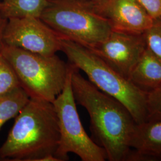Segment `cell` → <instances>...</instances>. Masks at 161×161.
Segmentation results:
<instances>
[{"label": "cell", "mask_w": 161, "mask_h": 161, "mask_svg": "<svg viewBox=\"0 0 161 161\" xmlns=\"http://www.w3.org/2000/svg\"><path fill=\"white\" fill-rule=\"evenodd\" d=\"M71 84L76 103L90 116L92 139L105 150L108 160L129 161L131 139L137 124L130 111L98 89L73 66Z\"/></svg>", "instance_id": "1"}, {"label": "cell", "mask_w": 161, "mask_h": 161, "mask_svg": "<svg viewBox=\"0 0 161 161\" xmlns=\"http://www.w3.org/2000/svg\"><path fill=\"white\" fill-rule=\"evenodd\" d=\"M60 139L58 117L52 103L30 98L17 116L5 142L1 160L59 161L55 156Z\"/></svg>", "instance_id": "2"}, {"label": "cell", "mask_w": 161, "mask_h": 161, "mask_svg": "<svg viewBox=\"0 0 161 161\" xmlns=\"http://www.w3.org/2000/svg\"><path fill=\"white\" fill-rule=\"evenodd\" d=\"M61 52L69 64L82 71L88 80L102 92L123 104L137 124L147 119V94L111 68L90 49L68 39L61 40Z\"/></svg>", "instance_id": "3"}, {"label": "cell", "mask_w": 161, "mask_h": 161, "mask_svg": "<svg viewBox=\"0 0 161 161\" xmlns=\"http://www.w3.org/2000/svg\"><path fill=\"white\" fill-rule=\"evenodd\" d=\"M0 54L11 65L30 98L53 103L62 92L70 64L56 54L42 55L3 43Z\"/></svg>", "instance_id": "4"}, {"label": "cell", "mask_w": 161, "mask_h": 161, "mask_svg": "<svg viewBox=\"0 0 161 161\" xmlns=\"http://www.w3.org/2000/svg\"><path fill=\"white\" fill-rule=\"evenodd\" d=\"M40 19L61 38L92 48L112 32L86 0H49Z\"/></svg>", "instance_id": "5"}, {"label": "cell", "mask_w": 161, "mask_h": 161, "mask_svg": "<svg viewBox=\"0 0 161 161\" xmlns=\"http://www.w3.org/2000/svg\"><path fill=\"white\" fill-rule=\"evenodd\" d=\"M72 66L63 91L52 103L58 117L60 139L55 156L67 161L74 153L82 161L108 160L105 150L90 138L85 131L76 108L71 84Z\"/></svg>", "instance_id": "6"}, {"label": "cell", "mask_w": 161, "mask_h": 161, "mask_svg": "<svg viewBox=\"0 0 161 161\" xmlns=\"http://www.w3.org/2000/svg\"><path fill=\"white\" fill-rule=\"evenodd\" d=\"M62 38L40 17L7 19L3 43L23 50L52 56L61 51Z\"/></svg>", "instance_id": "7"}, {"label": "cell", "mask_w": 161, "mask_h": 161, "mask_svg": "<svg viewBox=\"0 0 161 161\" xmlns=\"http://www.w3.org/2000/svg\"><path fill=\"white\" fill-rule=\"evenodd\" d=\"M146 48L144 34L112 31L106 39L89 49L128 79Z\"/></svg>", "instance_id": "8"}, {"label": "cell", "mask_w": 161, "mask_h": 161, "mask_svg": "<svg viewBox=\"0 0 161 161\" xmlns=\"http://www.w3.org/2000/svg\"><path fill=\"white\" fill-rule=\"evenodd\" d=\"M98 15L109 24L112 31L144 34L153 19L137 0H86Z\"/></svg>", "instance_id": "9"}, {"label": "cell", "mask_w": 161, "mask_h": 161, "mask_svg": "<svg viewBox=\"0 0 161 161\" xmlns=\"http://www.w3.org/2000/svg\"><path fill=\"white\" fill-rule=\"evenodd\" d=\"M129 161H161V119L137 124L132 134Z\"/></svg>", "instance_id": "10"}, {"label": "cell", "mask_w": 161, "mask_h": 161, "mask_svg": "<svg viewBox=\"0 0 161 161\" xmlns=\"http://www.w3.org/2000/svg\"><path fill=\"white\" fill-rule=\"evenodd\" d=\"M128 79L146 94L161 86V58L146 48Z\"/></svg>", "instance_id": "11"}, {"label": "cell", "mask_w": 161, "mask_h": 161, "mask_svg": "<svg viewBox=\"0 0 161 161\" xmlns=\"http://www.w3.org/2000/svg\"><path fill=\"white\" fill-rule=\"evenodd\" d=\"M49 0H2L0 16L6 19L16 17H40Z\"/></svg>", "instance_id": "12"}, {"label": "cell", "mask_w": 161, "mask_h": 161, "mask_svg": "<svg viewBox=\"0 0 161 161\" xmlns=\"http://www.w3.org/2000/svg\"><path fill=\"white\" fill-rule=\"evenodd\" d=\"M29 99L22 87L0 96V130L7 121L17 116Z\"/></svg>", "instance_id": "13"}, {"label": "cell", "mask_w": 161, "mask_h": 161, "mask_svg": "<svg viewBox=\"0 0 161 161\" xmlns=\"http://www.w3.org/2000/svg\"><path fill=\"white\" fill-rule=\"evenodd\" d=\"M21 87L11 65L0 54V96Z\"/></svg>", "instance_id": "14"}, {"label": "cell", "mask_w": 161, "mask_h": 161, "mask_svg": "<svg viewBox=\"0 0 161 161\" xmlns=\"http://www.w3.org/2000/svg\"><path fill=\"white\" fill-rule=\"evenodd\" d=\"M144 35L147 48L161 59V16L153 19Z\"/></svg>", "instance_id": "15"}, {"label": "cell", "mask_w": 161, "mask_h": 161, "mask_svg": "<svg viewBox=\"0 0 161 161\" xmlns=\"http://www.w3.org/2000/svg\"><path fill=\"white\" fill-rule=\"evenodd\" d=\"M146 109L147 120L161 119V86L147 93Z\"/></svg>", "instance_id": "16"}, {"label": "cell", "mask_w": 161, "mask_h": 161, "mask_svg": "<svg viewBox=\"0 0 161 161\" xmlns=\"http://www.w3.org/2000/svg\"><path fill=\"white\" fill-rule=\"evenodd\" d=\"M153 19L161 16V0H137Z\"/></svg>", "instance_id": "17"}, {"label": "cell", "mask_w": 161, "mask_h": 161, "mask_svg": "<svg viewBox=\"0 0 161 161\" xmlns=\"http://www.w3.org/2000/svg\"><path fill=\"white\" fill-rule=\"evenodd\" d=\"M7 19L0 16V46L3 42V34L6 25Z\"/></svg>", "instance_id": "18"}, {"label": "cell", "mask_w": 161, "mask_h": 161, "mask_svg": "<svg viewBox=\"0 0 161 161\" xmlns=\"http://www.w3.org/2000/svg\"><path fill=\"white\" fill-rule=\"evenodd\" d=\"M1 1H2V0H0V2H1Z\"/></svg>", "instance_id": "19"}]
</instances>
